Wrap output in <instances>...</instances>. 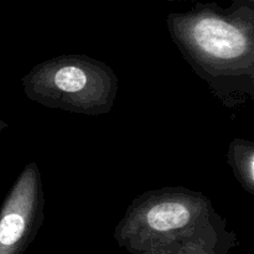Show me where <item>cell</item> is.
Here are the masks:
<instances>
[{"label":"cell","mask_w":254,"mask_h":254,"mask_svg":"<svg viewBox=\"0 0 254 254\" xmlns=\"http://www.w3.org/2000/svg\"><path fill=\"white\" fill-rule=\"evenodd\" d=\"M166 26L184 60L226 108L238 111L254 101V6L197 2L169 14Z\"/></svg>","instance_id":"6da1fadb"},{"label":"cell","mask_w":254,"mask_h":254,"mask_svg":"<svg viewBox=\"0 0 254 254\" xmlns=\"http://www.w3.org/2000/svg\"><path fill=\"white\" fill-rule=\"evenodd\" d=\"M45 193L39 165L34 161L21 174L0 208V254H20L44 220Z\"/></svg>","instance_id":"277c9868"},{"label":"cell","mask_w":254,"mask_h":254,"mask_svg":"<svg viewBox=\"0 0 254 254\" xmlns=\"http://www.w3.org/2000/svg\"><path fill=\"white\" fill-rule=\"evenodd\" d=\"M222 225L205 193L185 186H163L134 198L116 237L134 251L158 253L213 245Z\"/></svg>","instance_id":"7a4b0ae2"},{"label":"cell","mask_w":254,"mask_h":254,"mask_svg":"<svg viewBox=\"0 0 254 254\" xmlns=\"http://www.w3.org/2000/svg\"><path fill=\"white\" fill-rule=\"evenodd\" d=\"M227 164L241 188L254 196V143L236 138L228 145Z\"/></svg>","instance_id":"5b68a950"},{"label":"cell","mask_w":254,"mask_h":254,"mask_svg":"<svg viewBox=\"0 0 254 254\" xmlns=\"http://www.w3.org/2000/svg\"><path fill=\"white\" fill-rule=\"evenodd\" d=\"M7 127H9V126H7V123H5L4 121H1V119H0V133H1L2 130H5Z\"/></svg>","instance_id":"52a82bcc"},{"label":"cell","mask_w":254,"mask_h":254,"mask_svg":"<svg viewBox=\"0 0 254 254\" xmlns=\"http://www.w3.org/2000/svg\"><path fill=\"white\" fill-rule=\"evenodd\" d=\"M232 1L243 2V4H247V5H251V6H254V0H232Z\"/></svg>","instance_id":"8992f818"},{"label":"cell","mask_w":254,"mask_h":254,"mask_svg":"<svg viewBox=\"0 0 254 254\" xmlns=\"http://www.w3.org/2000/svg\"><path fill=\"white\" fill-rule=\"evenodd\" d=\"M27 98L46 108L97 117L113 108L118 77L87 55H60L40 62L21 79Z\"/></svg>","instance_id":"3957f363"},{"label":"cell","mask_w":254,"mask_h":254,"mask_svg":"<svg viewBox=\"0 0 254 254\" xmlns=\"http://www.w3.org/2000/svg\"><path fill=\"white\" fill-rule=\"evenodd\" d=\"M164 1H195V0H164Z\"/></svg>","instance_id":"ba28073f"}]
</instances>
